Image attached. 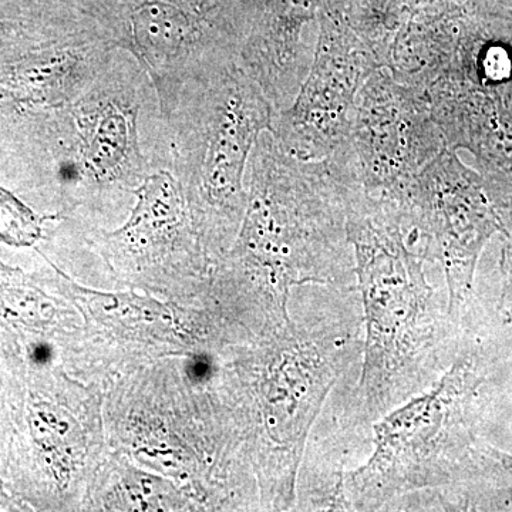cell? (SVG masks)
<instances>
[{
	"instance_id": "6da1fadb",
	"label": "cell",
	"mask_w": 512,
	"mask_h": 512,
	"mask_svg": "<svg viewBox=\"0 0 512 512\" xmlns=\"http://www.w3.org/2000/svg\"><path fill=\"white\" fill-rule=\"evenodd\" d=\"M348 227L365 323L353 416L373 424L444 375L456 357L448 346L458 323L386 204L350 202Z\"/></svg>"
},
{
	"instance_id": "7a4b0ae2",
	"label": "cell",
	"mask_w": 512,
	"mask_h": 512,
	"mask_svg": "<svg viewBox=\"0 0 512 512\" xmlns=\"http://www.w3.org/2000/svg\"><path fill=\"white\" fill-rule=\"evenodd\" d=\"M275 137L259 136L249 157L244 225L232 252L252 284L264 289L279 325L289 322L293 286H340L355 274L348 252L349 207Z\"/></svg>"
},
{
	"instance_id": "3957f363",
	"label": "cell",
	"mask_w": 512,
	"mask_h": 512,
	"mask_svg": "<svg viewBox=\"0 0 512 512\" xmlns=\"http://www.w3.org/2000/svg\"><path fill=\"white\" fill-rule=\"evenodd\" d=\"M487 357L478 346L457 352L426 392L373 423L375 448L342 478L346 511H377L394 498L457 485L473 473L483 412Z\"/></svg>"
},
{
	"instance_id": "277c9868",
	"label": "cell",
	"mask_w": 512,
	"mask_h": 512,
	"mask_svg": "<svg viewBox=\"0 0 512 512\" xmlns=\"http://www.w3.org/2000/svg\"><path fill=\"white\" fill-rule=\"evenodd\" d=\"M272 120L274 106L239 57L185 84L164 120L167 170L217 244L234 234L247 210L242 178Z\"/></svg>"
},
{
	"instance_id": "5b68a950",
	"label": "cell",
	"mask_w": 512,
	"mask_h": 512,
	"mask_svg": "<svg viewBox=\"0 0 512 512\" xmlns=\"http://www.w3.org/2000/svg\"><path fill=\"white\" fill-rule=\"evenodd\" d=\"M363 318L328 313L313 325H285L284 335L258 366L255 392L266 439L265 471L275 504L295 498L296 471L313 421L326 397L363 350Z\"/></svg>"
},
{
	"instance_id": "8992f818",
	"label": "cell",
	"mask_w": 512,
	"mask_h": 512,
	"mask_svg": "<svg viewBox=\"0 0 512 512\" xmlns=\"http://www.w3.org/2000/svg\"><path fill=\"white\" fill-rule=\"evenodd\" d=\"M167 170L156 89L133 56L117 49L73 107V137L57 184L76 191H134Z\"/></svg>"
},
{
	"instance_id": "52a82bcc",
	"label": "cell",
	"mask_w": 512,
	"mask_h": 512,
	"mask_svg": "<svg viewBox=\"0 0 512 512\" xmlns=\"http://www.w3.org/2000/svg\"><path fill=\"white\" fill-rule=\"evenodd\" d=\"M429 251L439 259L447 282V308L460 323L473 295L481 252L497 232H503L490 184L457 158H441L426 178L407 192Z\"/></svg>"
},
{
	"instance_id": "ba28073f",
	"label": "cell",
	"mask_w": 512,
	"mask_h": 512,
	"mask_svg": "<svg viewBox=\"0 0 512 512\" xmlns=\"http://www.w3.org/2000/svg\"><path fill=\"white\" fill-rule=\"evenodd\" d=\"M461 507L512 511V454L478 443L473 473L461 490Z\"/></svg>"
},
{
	"instance_id": "9c48e42d",
	"label": "cell",
	"mask_w": 512,
	"mask_h": 512,
	"mask_svg": "<svg viewBox=\"0 0 512 512\" xmlns=\"http://www.w3.org/2000/svg\"><path fill=\"white\" fill-rule=\"evenodd\" d=\"M505 242L501 251V292L498 312L504 323H512V210L500 215Z\"/></svg>"
}]
</instances>
